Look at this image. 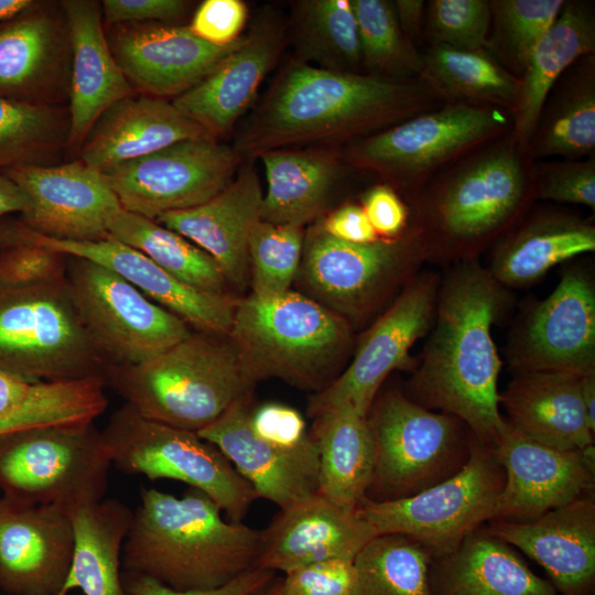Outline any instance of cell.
I'll return each mask as SVG.
<instances>
[{
  "mask_svg": "<svg viewBox=\"0 0 595 595\" xmlns=\"http://www.w3.org/2000/svg\"><path fill=\"white\" fill-rule=\"evenodd\" d=\"M511 128L512 116L504 109L446 102L353 141L343 158L381 176L405 199L435 173Z\"/></svg>",
  "mask_w": 595,
  "mask_h": 595,
  "instance_id": "9c48e42d",
  "label": "cell"
},
{
  "mask_svg": "<svg viewBox=\"0 0 595 595\" xmlns=\"http://www.w3.org/2000/svg\"><path fill=\"white\" fill-rule=\"evenodd\" d=\"M589 54H595L594 3L565 0L519 78L511 132L523 147L528 148L543 101L554 83L574 62Z\"/></svg>",
  "mask_w": 595,
  "mask_h": 595,
  "instance_id": "836d02e7",
  "label": "cell"
},
{
  "mask_svg": "<svg viewBox=\"0 0 595 595\" xmlns=\"http://www.w3.org/2000/svg\"><path fill=\"white\" fill-rule=\"evenodd\" d=\"M378 534L357 509L318 493L280 509L261 530L257 567L283 574L329 559L355 560Z\"/></svg>",
  "mask_w": 595,
  "mask_h": 595,
  "instance_id": "603a6c76",
  "label": "cell"
},
{
  "mask_svg": "<svg viewBox=\"0 0 595 595\" xmlns=\"http://www.w3.org/2000/svg\"><path fill=\"white\" fill-rule=\"evenodd\" d=\"M581 394L588 425L595 432V371L582 376Z\"/></svg>",
  "mask_w": 595,
  "mask_h": 595,
  "instance_id": "94428289",
  "label": "cell"
},
{
  "mask_svg": "<svg viewBox=\"0 0 595 595\" xmlns=\"http://www.w3.org/2000/svg\"><path fill=\"white\" fill-rule=\"evenodd\" d=\"M104 379L142 416L194 432L257 383L227 335L198 331L142 363L109 365Z\"/></svg>",
  "mask_w": 595,
  "mask_h": 595,
  "instance_id": "5b68a950",
  "label": "cell"
},
{
  "mask_svg": "<svg viewBox=\"0 0 595 595\" xmlns=\"http://www.w3.org/2000/svg\"><path fill=\"white\" fill-rule=\"evenodd\" d=\"M66 280L80 320L109 365L148 360L192 332L113 271L67 256Z\"/></svg>",
  "mask_w": 595,
  "mask_h": 595,
  "instance_id": "5bb4252c",
  "label": "cell"
},
{
  "mask_svg": "<svg viewBox=\"0 0 595 595\" xmlns=\"http://www.w3.org/2000/svg\"><path fill=\"white\" fill-rule=\"evenodd\" d=\"M242 159L204 136L173 143L102 172L120 206L155 220L198 206L221 192Z\"/></svg>",
  "mask_w": 595,
  "mask_h": 595,
  "instance_id": "2e32d148",
  "label": "cell"
},
{
  "mask_svg": "<svg viewBox=\"0 0 595 595\" xmlns=\"http://www.w3.org/2000/svg\"><path fill=\"white\" fill-rule=\"evenodd\" d=\"M506 359L512 374L595 371V279L570 264L554 290L528 304L510 329Z\"/></svg>",
  "mask_w": 595,
  "mask_h": 595,
  "instance_id": "e0dca14e",
  "label": "cell"
},
{
  "mask_svg": "<svg viewBox=\"0 0 595 595\" xmlns=\"http://www.w3.org/2000/svg\"><path fill=\"white\" fill-rule=\"evenodd\" d=\"M428 582L431 595H560L485 524L452 553L432 559Z\"/></svg>",
  "mask_w": 595,
  "mask_h": 595,
  "instance_id": "1f68e13d",
  "label": "cell"
},
{
  "mask_svg": "<svg viewBox=\"0 0 595 595\" xmlns=\"http://www.w3.org/2000/svg\"><path fill=\"white\" fill-rule=\"evenodd\" d=\"M295 33L304 62H316L325 69L359 73L360 43L350 0L300 2Z\"/></svg>",
  "mask_w": 595,
  "mask_h": 595,
  "instance_id": "60d3db41",
  "label": "cell"
},
{
  "mask_svg": "<svg viewBox=\"0 0 595 595\" xmlns=\"http://www.w3.org/2000/svg\"><path fill=\"white\" fill-rule=\"evenodd\" d=\"M303 246L302 227L259 220L248 241L251 294L272 296L289 291L301 266Z\"/></svg>",
  "mask_w": 595,
  "mask_h": 595,
  "instance_id": "bcb514c9",
  "label": "cell"
},
{
  "mask_svg": "<svg viewBox=\"0 0 595 595\" xmlns=\"http://www.w3.org/2000/svg\"><path fill=\"white\" fill-rule=\"evenodd\" d=\"M493 447L505 485L488 522L530 521L594 494V444L581 451L551 447L523 436L505 420Z\"/></svg>",
  "mask_w": 595,
  "mask_h": 595,
  "instance_id": "ac0fdd59",
  "label": "cell"
},
{
  "mask_svg": "<svg viewBox=\"0 0 595 595\" xmlns=\"http://www.w3.org/2000/svg\"><path fill=\"white\" fill-rule=\"evenodd\" d=\"M101 434L118 470L184 483L212 498L230 521L241 522L258 499L214 444L197 432L147 419L129 403L111 414Z\"/></svg>",
  "mask_w": 595,
  "mask_h": 595,
  "instance_id": "7c38bea8",
  "label": "cell"
},
{
  "mask_svg": "<svg viewBox=\"0 0 595 595\" xmlns=\"http://www.w3.org/2000/svg\"><path fill=\"white\" fill-rule=\"evenodd\" d=\"M528 149L533 161L595 154V54L578 58L554 83Z\"/></svg>",
  "mask_w": 595,
  "mask_h": 595,
  "instance_id": "d590c367",
  "label": "cell"
},
{
  "mask_svg": "<svg viewBox=\"0 0 595 595\" xmlns=\"http://www.w3.org/2000/svg\"><path fill=\"white\" fill-rule=\"evenodd\" d=\"M108 366L66 278L25 283L0 273V369L39 382L104 378Z\"/></svg>",
  "mask_w": 595,
  "mask_h": 595,
  "instance_id": "52a82bcc",
  "label": "cell"
},
{
  "mask_svg": "<svg viewBox=\"0 0 595 595\" xmlns=\"http://www.w3.org/2000/svg\"><path fill=\"white\" fill-rule=\"evenodd\" d=\"M72 48L68 141L82 145L97 119L113 104L131 96L102 29L96 2L63 1Z\"/></svg>",
  "mask_w": 595,
  "mask_h": 595,
  "instance_id": "4dcf8cb0",
  "label": "cell"
},
{
  "mask_svg": "<svg viewBox=\"0 0 595 595\" xmlns=\"http://www.w3.org/2000/svg\"><path fill=\"white\" fill-rule=\"evenodd\" d=\"M250 595H286L282 585V576L275 575L267 585Z\"/></svg>",
  "mask_w": 595,
  "mask_h": 595,
  "instance_id": "be15d7a7",
  "label": "cell"
},
{
  "mask_svg": "<svg viewBox=\"0 0 595 595\" xmlns=\"http://www.w3.org/2000/svg\"><path fill=\"white\" fill-rule=\"evenodd\" d=\"M33 383L0 369V419L18 409L25 401Z\"/></svg>",
  "mask_w": 595,
  "mask_h": 595,
  "instance_id": "6f0895ef",
  "label": "cell"
},
{
  "mask_svg": "<svg viewBox=\"0 0 595 595\" xmlns=\"http://www.w3.org/2000/svg\"><path fill=\"white\" fill-rule=\"evenodd\" d=\"M432 558L402 534H379L356 556L353 595H431L428 572Z\"/></svg>",
  "mask_w": 595,
  "mask_h": 595,
  "instance_id": "b9f144b4",
  "label": "cell"
},
{
  "mask_svg": "<svg viewBox=\"0 0 595 595\" xmlns=\"http://www.w3.org/2000/svg\"><path fill=\"white\" fill-rule=\"evenodd\" d=\"M485 528L542 566L560 595L594 594V494L530 521H490Z\"/></svg>",
  "mask_w": 595,
  "mask_h": 595,
  "instance_id": "cb8c5ba5",
  "label": "cell"
},
{
  "mask_svg": "<svg viewBox=\"0 0 595 595\" xmlns=\"http://www.w3.org/2000/svg\"><path fill=\"white\" fill-rule=\"evenodd\" d=\"M19 238L55 252L90 260L132 284L147 298L198 332L228 335L237 300L192 288L160 268L139 250L111 237L96 241L62 240L42 236L20 220L7 221Z\"/></svg>",
  "mask_w": 595,
  "mask_h": 595,
  "instance_id": "44dd1931",
  "label": "cell"
},
{
  "mask_svg": "<svg viewBox=\"0 0 595 595\" xmlns=\"http://www.w3.org/2000/svg\"><path fill=\"white\" fill-rule=\"evenodd\" d=\"M534 161L508 131L452 162L404 201L428 262L479 259L533 207Z\"/></svg>",
  "mask_w": 595,
  "mask_h": 595,
  "instance_id": "3957f363",
  "label": "cell"
},
{
  "mask_svg": "<svg viewBox=\"0 0 595 595\" xmlns=\"http://www.w3.org/2000/svg\"><path fill=\"white\" fill-rule=\"evenodd\" d=\"M486 267L504 288L522 289L553 267L595 251V223L551 207L531 208L490 249Z\"/></svg>",
  "mask_w": 595,
  "mask_h": 595,
  "instance_id": "83f0119b",
  "label": "cell"
},
{
  "mask_svg": "<svg viewBox=\"0 0 595 595\" xmlns=\"http://www.w3.org/2000/svg\"><path fill=\"white\" fill-rule=\"evenodd\" d=\"M250 400L229 407L218 419L197 432L229 459L252 487L280 509L318 491L316 443L303 450H286L255 434L250 426Z\"/></svg>",
  "mask_w": 595,
  "mask_h": 595,
  "instance_id": "d4e9b609",
  "label": "cell"
},
{
  "mask_svg": "<svg viewBox=\"0 0 595 595\" xmlns=\"http://www.w3.org/2000/svg\"><path fill=\"white\" fill-rule=\"evenodd\" d=\"M282 46L280 24L258 21L214 72L174 98L173 105L209 136L228 132L251 105Z\"/></svg>",
  "mask_w": 595,
  "mask_h": 595,
  "instance_id": "4316f807",
  "label": "cell"
},
{
  "mask_svg": "<svg viewBox=\"0 0 595 595\" xmlns=\"http://www.w3.org/2000/svg\"><path fill=\"white\" fill-rule=\"evenodd\" d=\"M204 136L209 134L173 102L147 95L128 96L97 119L82 143L80 161L102 173L178 141Z\"/></svg>",
  "mask_w": 595,
  "mask_h": 595,
  "instance_id": "f546056e",
  "label": "cell"
},
{
  "mask_svg": "<svg viewBox=\"0 0 595 595\" xmlns=\"http://www.w3.org/2000/svg\"><path fill=\"white\" fill-rule=\"evenodd\" d=\"M212 45L188 26L118 24L109 47L130 85L147 96L178 97L214 72L242 42Z\"/></svg>",
  "mask_w": 595,
  "mask_h": 595,
  "instance_id": "7402d4cb",
  "label": "cell"
},
{
  "mask_svg": "<svg viewBox=\"0 0 595 595\" xmlns=\"http://www.w3.org/2000/svg\"><path fill=\"white\" fill-rule=\"evenodd\" d=\"M74 553L60 595L80 589L84 595H131L121 577L122 547L132 510L116 498L69 510Z\"/></svg>",
  "mask_w": 595,
  "mask_h": 595,
  "instance_id": "8d00e7d4",
  "label": "cell"
},
{
  "mask_svg": "<svg viewBox=\"0 0 595 595\" xmlns=\"http://www.w3.org/2000/svg\"><path fill=\"white\" fill-rule=\"evenodd\" d=\"M261 530L226 521L203 491L142 488L122 547V570L177 591L219 587L257 567Z\"/></svg>",
  "mask_w": 595,
  "mask_h": 595,
  "instance_id": "277c9868",
  "label": "cell"
},
{
  "mask_svg": "<svg viewBox=\"0 0 595 595\" xmlns=\"http://www.w3.org/2000/svg\"><path fill=\"white\" fill-rule=\"evenodd\" d=\"M327 235L353 244H368L381 238L370 225L360 204L345 203L318 224Z\"/></svg>",
  "mask_w": 595,
  "mask_h": 595,
  "instance_id": "9f6ffc18",
  "label": "cell"
},
{
  "mask_svg": "<svg viewBox=\"0 0 595 595\" xmlns=\"http://www.w3.org/2000/svg\"><path fill=\"white\" fill-rule=\"evenodd\" d=\"M1 173L29 198V208L19 220L45 237L105 239L109 218L122 208L104 174L82 161L18 166Z\"/></svg>",
  "mask_w": 595,
  "mask_h": 595,
  "instance_id": "d6986e66",
  "label": "cell"
},
{
  "mask_svg": "<svg viewBox=\"0 0 595 595\" xmlns=\"http://www.w3.org/2000/svg\"><path fill=\"white\" fill-rule=\"evenodd\" d=\"M259 158L267 180L260 220L302 227L322 212L339 174L336 154L275 149Z\"/></svg>",
  "mask_w": 595,
  "mask_h": 595,
  "instance_id": "74e56055",
  "label": "cell"
},
{
  "mask_svg": "<svg viewBox=\"0 0 595 595\" xmlns=\"http://www.w3.org/2000/svg\"><path fill=\"white\" fill-rule=\"evenodd\" d=\"M355 560L329 559L296 567L282 576L286 595H353Z\"/></svg>",
  "mask_w": 595,
  "mask_h": 595,
  "instance_id": "681fc988",
  "label": "cell"
},
{
  "mask_svg": "<svg viewBox=\"0 0 595 595\" xmlns=\"http://www.w3.org/2000/svg\"><path fill=\"white\" fill-rule=\"evenodd\" d=\"M418 78L442 102L487 105L513 115L520 79L488 51L428 45Z\"/></svg>",
  "mask_w": 595,
  "mask_h": 595,
  "instance_id": "f35d334b",
  "label": "cell"
},
{
  "mask_svg": "<svg viewBox=\"0 0 595 595\" xmlns=\"http://www.w3.org/2000/svg\"><path fill=\"white\" fill-rule=\"evenodd\" d=\"M370 225L381 239L401 237L410 225V209L402 196L390 185L369 187L360 203Z\"/></svg>",
  "mask_w": 595,
  "mask_h": 595,
  "instance_id": "f5cc1de1",
  "label": "cell"
},
{
  "mask_svg": "<svg viewBox=\"0 0 595 595\" xmlns=\"http://www.w3.org/2000/svg\"><path fill=\"white\" fill-rule=\"evenodd\" d=\"M318 451V494L357 509L366 499L375 466V444L365 415L350 405L314 416L312 431Z\"/></svg>",
  "mask_w": 595,
  "mask_h": 595,
  "instance_id": "e575fe53",
  "label": "cell"
},
{
  "mask_svg": "<svg viewBox=\"0 0 595 595\" xmlns=\"http://www.w3.org/2000/svg\"><path fill=\"white\" fill-rule=\"evenodd\" d=\"M499 392L506 422L518 433L541 444L581 451L594 444L582 394V376L565 371L512 374Z\"/></svg>",
  "mask_w": 595,
  "mask_h": 595,
  "instance_id": "f1b7e54d",
  "label": "cell"
},
{
  "mask_svg": "<svg viewBox=\"0 0 595 595\" xmlns=\"http://www.w3.org/2000/svg\"><path fill=\"white\" fill-rule=\"evenodd\" d=\"M112 466L94 423L36 426L0 434V491L68 510L104 499Z\"/></svg>",
  "mask_w": 595,
  "mask_h": 595,
  "instance_id": "30bf717a",
  "label": "cell"
},
{
  "mask_svg": "<svg viewBox=\"0 0 595 595\" xmlns=\"http://www.w3.org/2000/svg\"><path fill=\"white\" fill-rule=\"evenodd\" d=\"M60 23L37 2L0 21V97L47 105L61 77L63 37Z\"/></svg>",
  "mask_w": 595,
  "mask_h": 595,
  "instance_id": "d6a6232c",
  "label": "cell"
},
{
  "mask_svg": "<svg viewBox=\"0 0 595 595\" xmlns=\"http://www.w3.org/2000/svg\"><path fill=\"white\" fill-rule=\"evenodd\" d=\"M108 236L130 246L178 281L216 294L228 285L219 266L204 250L153 219L120 208L107 223Z\"/></svg>",
  "mask_w": 595,
  "mask_h": 595,
  "instance_id": "ab89813d",
  "label": "cell"
},
{
  "mask_svg": "<svg viewBox=\"0 0 595 595\" xmlns=\"http://www.w3.org/2000/svg\"><path fill=\"white\" fill-rule=\"evenodd\" d=\"M29 205L25 193L0 172V220L11 214H23Z\"/></svg>",
  "mask_w": 595,
  "mask_h": 595,
  "instance_id": "91938a15",
  "label": "cell"
},
{
  "mask_svg": "<svg viewBox=\"0 0 595 595\" xmlns=\"http://www.w3.org/2000/svg\"><path fill=\"white\" fill-rule=\"evenodd\" d=\"M360 43L361 66L367 74L418 77L422 55L402 32L392 1L350 0Z\"/></svg>",
  "mask_w": 595,
  "mask_h": 595,
  "instance_id": "7bdbcfd3",
  "label": "cell"
},
{
  "mask_svg": "<svg viewBox=\"0 0 595 595\" xmlns=\"http://www.w3.org/2000/svg\"><path fill=\"white\" fill-rule=\"evenodd\" d=\"M565 0H489L487 51L520 78L530 55L556 19Z\"/></svg>",
  "mask_w": 595,
  "mask_h": 595,
  "instance_id": "ee69618b",
  "label": "cell"
},
{
  "mask_svg": "<svg viewBox=\"0 0 595 595\" xmlns=\"http://www.w3.org/2000/svg\"><path fill=\"white\" fill-rule=\"evenodd\" d=\"M504 485L505 472L493 445L474 435L469 458L454 476L407 498L365 499L357 512L378 534L405 536L437 559L490 520Z\"/></svg>",
  "mask_w": 595,
  "mask_h": 595,
  "instance_id": "4fadbf2b",
  "label": "cell"
},
{
  "mask_svg": "<svg viewBox=\"0 0 595 595\" xmlns=\"http://www.w3.org/2000/svg\"><path fill=\"white\" fill-rule=\"evenodd\" d=\"M375 466L366 499L416 495L458 473L474 433L458 418L423 408L401 389L378 392L368 414Z\"/></svg>",
  "mask_w": 595,
  "mask_h": 595,
  "instance_id": "ba28073f",
  "label": "cell"
},
{
  "mask_svg": "<svg viewBox=\"0 0 595 595\" xmlns=\"http://www.w3.org/2000/svg\"><path fill=\"white\" fill-rule=\"evenodd\" d=\"M428 262L426 250L416 230L396 239L353 244L312 227L303 246L301 274L315 301L363 325Z\"/></svg>",
  "mask_w": 595,
  "mask_h": 595,
  "instance_id": "8fae6325",
  "label": "cell"
},
{
  "mask_svg": "<svg viewBox=\"0 0 595 595\" xmlns=\"http://www.w3.org/2000/svg\"><path fill=\"white\" fill-rule=\"evenodd\" d=\"M441 274L421 270L363 335L353 360L309 402V414L350 405L367 416L383 382L394 370L413 371L412 346L426 336L435 320Z\"/></svg>",
  "mask_w": 595,
  "mask_h": 595,
  "instance_id": "9a60e30c",
  "label": "cell"
},
{
  "mask_svg": "<svg viewBox=\"0 0 595 595\" xmlns=\"http://www.w3.org/2000/svg\"><path fill=\"white\" fill-rule=\"evenodd\" d=\"M34 2L32 0H0V21L19 14L30 8Z\"/></svg>",
  "mask_w": 595,
  "mask_h": 595,
  "instance_id": "6125c7cd",
  "label": "cell"
},
{
  "mask_svg": "<svg viewBox=\"0 0 595 595\" xmlns=\"http://www.w3.org/2000/svg\"><path fill=\"white\" fill-rule=\"evenodd\" d=\"M250 426L260 439L286 450H303L315 444L305 421L294 408L268 402L250 411Z\"/></svg>",
  "mask_w": 595,
  "mask_h": 595,
  "instance_id": "f907efd6",
  "label": "cell"
},
{
  "mask_svg": "<svg viewBox=\"0 0 595 595\" xmlns=\"http://www.w3.org/2000/svg\"><path fill=\"white\" fill-rule=\"evenodd\" d=\"M74 543L65 507L0 496V589L7 595H60Z\"/></svg>",
  "mask_w": 595,
  "mask_h": 595,
  "instance_id": "ffe728a7",
  "label": "cell"
},
{
  "mask_svg": "<svg viewBox=\"0 0 595 595\" xmlns=\"http://www.w3.org/2000/svg\"><path fill=\"white\" fill-rule=\"evenodd\" d=\"M489 0H429L422 36L429 45L463 51H487Z\"/></svg>",
  "mask_w": 595,
  "mask_h": 595,
  "instance_id": "7dc6e473",
  "label": "cell"
},
{
  "mask_svg": "<svg viewBox=\"0 0 595 595\" xmlns=\"http://www.w3.org/2000/svg\"><path fill=\"white\" fill-rule=\"evenodd\" d=\"M442 105L418 77L346 73L293 60L240 129L241 159L286 145L358 140Z\"/></svg>",
  "mask_w": 595,
  "mask_h": 595,
  "instance_id": "7a4b0ae2",
  "label": "cell"
},
{
  "mask_svg": "<svg viewBox=\"0 0 595 595\" xmlns=\"http://www.w3.org/2000/svg\"><path fill=\"white\" fill-rule=\"evenodd\" d=\"M275 573L255 567L225 585L206 591H177L139 573L123 571L121 577L131 595H250L267 585Z\"/></svg>",
  "mask_w": 595,
  "mask_h": 595,
  "instance_id": "db71d44e",
  "label": "cell"
},
{
  "mask_svg": "<svg viewBox=\"0 0 595 595\" xmlns=\"http://www.w3.org/2000/svg\"><path fill=\"white\" fill-rule=\"evenodd\" d=\"M227 336L256 381L279 378L316 392L340 375L354 346L346 318L292 290L238 299Z\"/></svg>",
  "mask_w": 595,
  "mask_h": 595,
  "instance_id": "8992f818",
  "label": "cell"
},
{
  "mask_svg": "<svg viewBox=\"0 0 595 595\" xmlns=\"http://www.w3.org/2000/svg\"><path fill=\"white\" fill-rule=\"evenodd\" d=\"M248 18L240 0H205L194 13L190 30L201 40L216 46L238 41Z\"/></svg>",
  "mask_w": 595,
  "mask_h": 595,
  "instance_id": "816d5d0a",
  "label": "cell"
},
{
  "mask_svg": "<svg viewBox=\"0 0 595 595\" xmlns=\"http://www.w3.org/2000/svg\"><path fill=\"white\" fill-rule=\"evenodd\" d=\"M536 199L595 209V154L584 159L534 161Z\"/></svg>",
  "mask_w": 595,
  "mask_h": 595,
  "instance_id": "c3c4849f",
  "label": "cell"
},
{
  "mask_svg": "<svg viewBox=\"0 0 595 595\" xmlns=\"http://www.w3.org/2000/svg\"><path fill=\"white\" fill-rule=\"evenodd\" d=\"M392 2L402 32L414 43L422 37L426 1L396 0Z\"/></svg>",
  "mask_w": 595,
  "mask_h": 595,
  "instance_id": "680465c9",
  "label": "cell"
},
{
  "mask_svg": "<svg viewBox=\"0 0 595 595\" xmlns=\"http://www.w3.org/2000/svg\"><path fill=\"white\" fill-rule=\"evenodd\" d=\"M511 303L510 290L479 259L447 266L434 324L403 390L423 408L458 418L490 445L505 424L498 391L502 363L491 328Z\"/></svg>",
  "mask_w": 595,
  "mask_h": 595,
  "instance_id": "6da1fadb",
  "label": "cell"
},
{
  "mask_svg": "<svg viewBox=\"0 0 595 595\" xmlns=\"http://www.w3.org/2000/svg\"><path fill=\"white\" fill-rule=\"evenodd\" d=\"M262 190L252 166L241 167L209 201L155 219L208 253L228 284L242 290L250 282L248 241L260 220Z\"/></svg>",
  "mask_w": 595,
  "mask_h": 595,
  "instance_id": "484cf974",
  "label": "cell"
},
{
  "mask_svg": "<svg viewBox=\"0 0 595 595\" xmlns=\"http://www.w3.org/2000/svg\"><path fill=\"white\" fill-rule=\"evenodd\" d=\"M65 122L48 105L25 104L0 97V172L44 165L62 142Z\"/></svg>",
  "mask_w": 595,
  "mask_h": 595,
  "instance_id": "f6af8a7d",
  "label": "cell"
},
{
  "mask_svg": "<svg viewBox=\"0 0 595 595\" xmlns=\"http://www.w3.org/2000/svg\"><path fill=\"white\" fill-rule=\"evenodd\" d=\"M187 7L182 0H104L105 22L108 24L169 21L181 17Z\"/></svg>",
  "mask_w": 595,
  "mask_h": 595,
  "instance_id": "11a10c76",
  "label": "cell"
},
{
  "mask_svg": "<svg viewBox=\"0 0 595 595\" xmlns=\"http://www.w3.org/2000/svg\"><path fill=\"white\" fill-rule=\"evenodd\" d=\"M594 595V594H593Z\"/></svg>",
  "mask_w": 595,
  "mask_h": 595,
  "instance_id": "e7e4bbea",
  "label": "cell"
}]
</instances>
